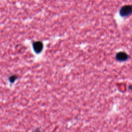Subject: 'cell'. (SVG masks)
Masks as SVG:
<instances>
[{"label":"cell","instance_id":"1","mask_svg":"<svg viewBox=\"0 0 132 132\" xmlns=\"http://www.w3.org/2000/svg\"><path fill=\"white\" fill-rule=\"evenodd\" d=\"M120 15L122 17H126L132 13V5H127L122 6L119 11Z\"/></svg>","mask_w":132,"mask_h":132},{"label":"cell","instance_id":"2","mask_svg":"<svg viewBox=\"0 0 132 132\" xmlns=\"http://www.w3.org/2000/svg\"><path fill=\"white\" fill-rule=\"evenodd\" d=\"M32 47L34 52L36 54L40 53L43 48V44L40 41H35L32 43Z\"/></svg>","mask_w":132,"mask_h":132},{"label":"cell","instance_id":"3","mask_svg":"<svg viewBox=\"0 0 132 132\" xmlns=\"http://www.w3.org/2000/svg\"><path fill=\"white\" fill-rule=\"evenodd\" d=\"M128 58L129 56L127 55V54L123 52H119L116 55V58L119 61H126L128 59Z\"/></svg>","mask_w":132,"mask_h":132},{"label":"cell","instance_id":"4","mask_svg":"<svg viewBox=\"0 0 132 132\" xmlns=\"http://www.w3.org/2000/svg\"><path fill=\"white\" fill-rule=\"evenodd\" d=\"M16 79H17V76L15 75H11L9 77V80L11 83H13Z\"/></svg>","mask_w":132,"mask_h":132},{"label":"cell","instance_id":"5","mask_svg":"<svg viewBox=\"0 0 132 132\" xmlns=\"http://www.w3.org/2000/svg\"><path fill=\"white\" fill-rule=\"evenodd\" d=\"M34 132H40L39 130H36L35 131H34Z\"/></svg>","mask_w":132,"mask_h":132}]
</instances>
